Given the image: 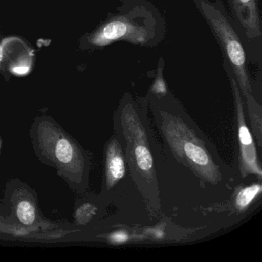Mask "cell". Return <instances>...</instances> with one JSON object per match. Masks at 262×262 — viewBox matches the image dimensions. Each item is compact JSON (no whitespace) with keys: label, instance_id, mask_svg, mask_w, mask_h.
<instances>
[{"label":"cell","instance_id":"5","mask_svg":"<svg viewBox=\"0 0 262 262\" xmlns=\"http://www.w3.org/2000/svg\"><path fill=\"white\" fill-rule=\"evenodd\" d=\"M229 75V74H228ZM232 87L233 95L235 101L236 110H237V122H238V141L240 145L241 168L242 174H257L258 177L261 176V168L257 160V150L255 148L252 136L245 123L244 116L243 103L241 97L240 90L235 79L229 75Z\"/></svg>","mask_w":262,"mask_h":262},{"label":"cell","instance_id":"2","mask_svg":"<svg viewBox=\"0 0 262 262\" xmlns=\"http://www.w3.org/2000/svg\"><path fill=\"white\" fill-rule=\"evenodd\" d=\"M201 14L206 19L223 50L226 62L237 79L239 90L244 96L251 93L246 67V54L240 38L220 8L208 0H195Z\"/></svg>","mask_w":262,"mask_h":262},{"label":"cell","instance_id":"13","mask_svg":"<svg viewBox=\"0 0 262 262\" xmlns=\"http://www.w3.org/2000/svg\"><path fill=\"white\" fill-rule=\"evenodd\" d=\"M28 70L29 68L27 67H19L14 68L13 71H14V73H17V74L23 75L26 74L28 72Z\"/></svg>","mask_w":262,"mask_h":262},{"label":"cell","instance_id":"11","mask_svg":"<svg viewBox=\"0 0 262 262\" xmlns=\"http://www.w3.org/2000/svg\"><path fill=\"white\" fill-rule=\"evenodd\" d=\"M153 90L157 93H162L165 91V82H163V79L162 77L159 78L158 80L156 81Z\"/></svg>","mask_w":262,"mask_h":262},{"label":"cell","instance_id":"3","mask_svg":"<svg viewBox=\"0 0 262 262\" xmlns=\"http://www.w3.org/2000/svg\"><path fill=\"white\" fill-rule=\"evenodd\" d=\"M120 125L126 141L127 159L133 176L137 183H146V188H151L156 183L152 156L145 128L131 103L122 108Z\"/></svg>","mask_w":262,"mask_h":262},{"label":"cell","instance_id":"4","mask_svg":"<svg viewBox=\"0 0 262 262\" xmlns=\"http://www.w3.org/2000/svg\"><path fill=\"white\" fill-rule=\"evenodd\" d=\"M151 39V28L141 25L130 18L129 15H125L118 16L105 25L97 38V42L102 45L121 40L133 44H146Z\"/></svg>","mask_w":262,"mask_h":262},{"label":"cell","instance_id":"10","mask_svg":"<svg viewBox=\"0 0 262 262\" xmlns=\"http://www.w3.org/2000/svg\"><path fill=\"white\" fill-rule=\"evenodd\" d=\"M56 156L58 160L62 163H69L73 158V148L71 144L65 139L58 142L56 148Z\"/></svg>","mask_w":262,"mask_h":262},{"label":"cell","instance_id":"6","mask_svg":"<svg viewBox=\"0 0 262 262\" xmlns=\"http://www.w3.org/2000/svg\"><path fill=\"white\" fill-rule=\"evenodd\" d=\"M234 18L238 21L248 39L261 36L260 16L257 0H230Z\"/></svg>","mask_w":262,"mask_h":262},{"label":"cell","instance_id":"1","mask_svg":"<svg viewBox=\"0 0 262 262\" xmlns=\"http://www.w3.org/2000/svg\"><path fill=\"white\" fill-rule=\"evenodd\" d=\"M162 128L168 145L181 162L205 181L211 183L221 181L219 168L211 153L182 119L171 115H163Z\"/></svg>","mask_w":262,"mask_h":262},{"label":"cell","instance_id":"8","mask_svg":"<svg viewBox=\"0 0 262 262\" xmlns=\"http://www.w3.org/2000/svg\"><path fill=\"white\" fill-rule=\"evenodd\" d=\"M261 191V186L258 184L243 188L236 196L235 205L240 209H244L249 205L254 198Z\"/></svg>","mask_w":262,"mask_h":262},{"label":"cell","instance_id":"12","mask_svg":"<svg viewBox=\"0 0 262 262\" xmlns=\"http://www.w3.org/2000/svg\"><path fill=\"white\" fill-rule=\"evenodd\" d=\"M112 238H113L115 242H122L127 238V236L126 234H124V233H118V234H114Z\"/></svg>","mask_w":262,"mask_h":262},{"label":"cell","instance_id":"9","mask_svg":"<svg viewBox=\"0 0 262 262\" xmlns=\"http://www.w3.org/2000/svg\"><path fill=\"white\" fill-rule=\"evenodd\" d=\"M17 216L24 225H32L36 217L34 207L30 202L23 201L18 205Z\"/></svg>","mask_w":262,"mask_h":262},{"label":"cell","instance_id":"14","mask_svg":"<svg viewBox=\"0 0 262 262\" xmlns=\"http://www.w3.org/2000/svg\"><path fill=\"white\" fill-rule=\"evenodd\" d=\"M3 59V55H2V50H1V48H0V62L2 61Z\"/></svg>","mask_w":262,"mask_h":262},{"label":"cell","instance_id":"7","mask_svg":"<svg viewBox=\"0 0 262 262\" xmlns=\"http://www.w3.org/2000/svg\"><path fill=\"white\" fill-rule=\"evenodd\" d=\"M107 183L113 186L125 176V165L122 148L117 140H113L107 151Z\"/></svg>","mask_w":262,"mask_h":262}]
</instances>
